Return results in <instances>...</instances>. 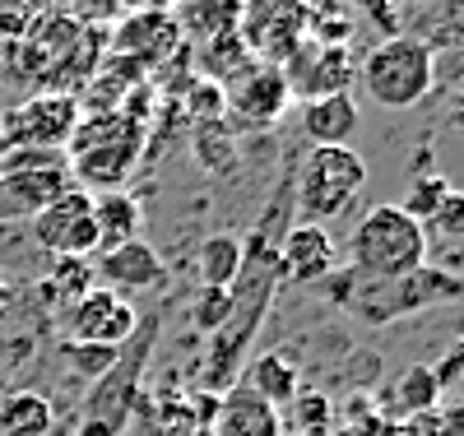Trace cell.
<instances>
[{
    "label": "cell",
    "mask_w": 464,
    "mask_h": 436,
    "mask_svg": "<svg viewBox=\"0 0 464 436\" xmlns=\"http://www.w3.org/2000/svg\"><path fill=\"white\" fill-rule=\"evenodd\" d=\"M149 135L144 121H135L130 111H84L74 126L70 144H65V168L70 181L80 190H121L126 177L135 172L140 153H144Z\"/></svg>",
    "instance_id": "6da1fadb"
},
{
    "label": "cell",
    "mask_w": 464,
    "mask_h": 436,
    "mask_svg": "<svg viewBox=\"0 0 464 436\" xmlns=\"http://www.w3.org/2000/svg\"><path fill=\"white\" fill-rule=\"evenodd\" d=\"M334 297L367 325H391L404 321L413 311L428 306H450L464 302V274L437 269V265H418L413 274H400V279H358V274H343L334 284Z\"/></svg>",
    "instance_id": "7a4b0ae2"
},
{
    "label": "cell",
    "mask_w": 464,
    "mask_h": 436,
    "mask_svg": "<svg viewBox=\"0 0 464 436\" xmlns=\"http://www.w3.org/2000/svg\"><path fill=\"white\" fill-rule=\"evenodd\" d=\"M348 260H353L348 274H358V279H400V274L428 265V232L400 205H376L348 237Z\"/></svg>",
    "instance_id": "3957f363"
},
{
    "label": "cell",
    "mask_w": 464,
    "mask_h": 436,
    "mask_svg": "<svg viewBox=\"0 0 464 436\" xmlns=\"http://www.w3.org/2000/svg\"><path fill=\"white\" fill-rule=\"evenodd\" d=\"M367 186V163L353 144H312L293 177V200L302 223H325L353 209Z\"/></svg>",
    "instance_id": "277c9868"
},
{
    "label": "cell",
    "mask_w": 464,
    "mask_h": 436,
    "mask_svg": "<svg viewBox=\"0 0 464 436\" xmlns=\"http://www.w3.org/2000/svg\"><path fill=\"white\" fill-rule=\"evenodd\" d=\"M358 79H362V89H367L372 102L391 107V111H404V107L428 98L432 79H437V56H432V47L422 43V37L395 33V37H385V43H376L362 56Z\"/></svg>",
    "instance_id": "5b68a950"
},
{
    "label": "cell",
    "mask_w": 464,
    "mask_h": 436,
    "mask_svg": "<svg viewBox=\"0 0 464 436\" xmlns=\"http://www.w3.org/2000/svg\"><path fill=\"white\" fill-rule=\"evenodd\" d=\"M80 98L70 93H33L14 111H0V149H61L80 126Z\"/></svg>",
    "instance_id": "8992f818"
},
{
    "label": "cell",
    "mask_w": 464,
    "mask_h": 436,
    "mask_svg": "<svg viewBox=\"0 0 464 436\" xmlns=\"http://www.w3.org/2000/svg\"><path fill=\"white\" fill-rule=\"evenodd\" d=\"M28 232L33 242L52 251L56 260L70 256V260H89L98 251V223H93V195L70 186L65 195H56V200L47 209H37L28 218Z\"/></svg>",
    "instance_id": "52a82bcc"
},
{
    "label": "cell",
    "mask_w": 464,
    "mask_h": 436,
    "mask_svg": "<svg viewBox=\"0 0 464 436\" xmlns=\"http://www.w3.org/2000/svg\"><path fill=\"white\" fill-rule=\"evenodd\" d=\"M181 43H186V37H181L177 15L168 5H149V10L121 15V19L107 28V52L135 61L144 74L168 65L172 56H181Z\"/></svg>",
    "instance_id": "ba28073f"
},
{
    "label": "cell",
    "mask_w": 464,
    "mask_h": 436,
    "mask_svg": "<svg viewBox=\"0 0 464 436\" xmlns=\"http://www.w3.org/2000/svg\"><path fill=\"white\" fill-rule=\"evenodd\" d=\"M70 344H89V348H126L130 334L140 330V311L111 288H89L65 315Z\"/></svg>",
    "instance_id": "9c48e42d"
},
{
    "label": "cell",
    "mask_w": 464,
    "mask_h": 436,
    "mask_svg": "<svg viewBox=\"0 0 464 436\" xmlns=\"http://www.w3.org/2000/svg\"><path fill=\"white\" fill-rule=\"evenodd\" d=\"M288 102H293L288 74L284 65H269V61H251L237 79L223 84V107H232L237 121L246 126H275L288 111Z\"/></svg>",
    "instance_id": "30bf717a"
},
{
    "label": "cell",
    "mask_w": 464,
    "mask_h": 436,
    "mask_svg": "<svg viewBox=\"0 0 464 436\" xmlns=\"http://www.w3.org/2000/svg\"><path fill=\"white\" fill-rule=\"evenodd\" d=\"M242 43L251 47V56H265L269 65H284L293 56V47L302 43V5L297 0H256L237 19Z\"/></svg>",
    "instance_id": "8fae6325"
},
{
    "label": "cell",
    "mask_w": 464,
    "mask_h": 436,
    "mask_svg": "<svg viewBox=\"0 0 464 436\" xmlns=\"http://www.w3.org/2000/svg\"><path fill=\"white\" fill-rule=\"evenodd\" d=\"M288 89L312 98H330V93H348V79H353V61H348L343 43H297L293 56L284 61Z\"/></svg>",
    "instance_id": "7c38bea8"
},
{
    "label": "cell",
    "mask_w": 464,
    "mask_h": 436,
    "mask_svg": "<svg viewBox=\"0 0 464 436\" xmlns=\"http://www.w3.org/2000/svg\"><path fill=\"white\" fill-rule=\"evenodd\" d=\"M334 242L321 223H293L284 237H279V279L288 284H325L334 274Z\"/></svg>",
    "instance_id": "4fadbf2b"
},
{
    "label": "cell",
    "mask_w": 464,
    "mask_h": 436,
    "mask_svg": "<svg viewBox=\"0 0 464 436\" xmlns=\"http://www.w3.org/2000/svg\"><path fill=\"white\" fill-rule=\"evenodd\" d=\"M70 168H37V172H0V223L33 218L37 209H47L56 195H65Z\"/></svg>",
    "instance_id": "5bb4252c"
},
{
    "label": "cell",
    "mask_w": 464,
    "mask_h": 436,
    "mask_svg": "<svg viewBox=\"0 0 464 436\" xmlns=\"http://www.w3.org/2000/svg\"><path fill=\"white\" fill-rule=\"evenodd\" d=\"M209 436H284V413L265 404L260 394H251L246 385H227L218 394Z\"/></svg>",
    "instance_id": "9a60e30c"
},
{
    "label": "cell",
    "mask_w": 464,
    "mask_h": 436,
    "mask_svg": "<svg viewBox=\"0 0 464 436\" xmlns=\"http://www.w3.org/2000/svg\"><path fill=\"white\" fill-rule=\"evenodd\" d=\"M93 274H98L111 293H140V288L163 284L168 269H163V256L135 237V242L116 247V251H102V260L93 265Z\"/></svg>",
    "instance_id": "2e32d148"
},
{
    "label": "cell",
    "mask_w": 464,
    "mask_h": 436,
    "mask_svg": "<svg viewBox=\"0 0 464 436\" xmlns=\"http://www.w3.org/2000/svg\"><path fill=\"white\" fill-rule=\"evenodd\" d=\"M358 131V102L348 93L312 98L302 107V135L312 144H348Z\"/></svg>",
    "instance_id": "e0dca14e"
},
{
    "label": "cell",
    "mask_w": 464,
    "mask_h": 436,
    "mask_svg": "<svg viewBox=\"0 0 464 436\" xmlns=\"http://www.w3.org/2000/svg\"><path fill=\"white\" fill-rule=\"evenodd\" d=\"M140 200L130 190H102L93 195V223H98V251H116L140 237Z\"/></svg>",
    "instance_id": "ac0fdd59"
},
{
    "label": "cell",
    "mask_w": 464,
    "mask_h": 436,
    "mask_svg": "<svg viewBox=\"0 0 464 436\" xmlns=\"http://www.w3.org/2000/svg\"><path fill=\"white\" fill-rule=\"evenodd\" d=\"M242 385L251 394H260L265 404H275V409H288L297 394H302V372L284 358V353H260V358H251Z\"/></svg>",
    "instance_id": "d6986e66"
},
{
    "label": "cell",
    "mask_w": 464,
    "mask_h": 436,
    "mask_svg": "<svg viewBox=\"0 0 464 436\" xmlns=\"http://www.w3.org/2000/svg\"><path fill=\"white\" fill-rule=\"evenodd\" d=\"M177 15V28H181V37L190 33V43H209V37H218V33H227V28H237V19H242V10H237V0H186L181 10H172Z\"/></svg>",
    "instance_id": "ffe728a7"
},
{
    "label": "cell",
    "mask_w": 464,
    "mask_h": 436,
    "mask_svg": "<svg viewBox=\"0 0 464 436\" xmlns=\"http://www.w3.org/2000/svg\"><path fill=\"white\" fill-rule=\"evenodd\" d=\"M441 404V385L432 376L428 363H413L395 376V390H391V418H418V413H432Z\"/></svg>",
    "instance_id": "44dd1931"
},
{
    "label": "cell",
    "mask_w": 464,
    "mask_h": 436,
    "mask_svg": "<svg viewBox=\"0 0 464 436\" xmlns=\"http://www.w3.org/2000/svg\"><path fill=\"white\" fill-rule=\"evenodd\" d=\"M251 61H256V56H251V47L242 43L237 28H227V33L209 37V43H200V65H205V74H209V84H218V89L227 84V79H237Z\"/></svg>",
    "instance_id": "7402d4cb"
},
{
    "label": "cell",
    "mask_w": 464,
    "mask_h": 436,
    "mask_svg": "<svg viewBox=\"0 0 464 436\" xmlns=\"http://www.w3.org/2000/svg\"><path fill=\"white\" fill-rule=\"evenodd\" d=\"M237 269H242V242L237 237L218 232L200 247V284L205 288H232L237 284Z\"/></svg>",
    "instance_id": "603a6c76"
},
{
    "label": "cell",
    "mask_w": 464,
    "mask_h": 436,
    "mask_svg": "<svg viewBox=\"0 0 464 436\" xmlns=\"http://www.w3.org/2000/svg\"><path fill=\"white\" fill-rule=\"evenodd\" d=\"M0 431L5 436H47L52 431V404L43 400V394H14V400H5V409H0Z\"/></svg>",
    "instance_id": "cb8c5ba5"
},
{
    "label": "cell",
    "mask_w": 464,
    "mask_h": 436,
    "mask_svg": "<svg viewBox=\"0 0 464 436\" xmlns=\"http://www.w3.org/2000/svg\"><path fill=\"white\" fill-rule=\"evenodd\" d=\"M288 413L293 418L284 422V436H330V427H334V404L321 390H302L288 404Z\"/></svg>",
    "instance_id": "d4e9b609"
},
{
    "label": "cell",
    "mask_w": 464,
    "mask_h": 436,
    "mask_svg": "<svg viewBox=\"0 0 464 436\" xmlns=\"http://www.w3.org/2000/svg\"><path fill=\"white\" fill-rule=\"evenodd\" d=\"M52 10H61V0H0V43L14 47L19 37L37 19H47Z\"/></svg>",
    "instance_id": "484cf974"
},
{
    "label": "cell",
    "mask_w": 464,
    "mask_h": 436,
    "mask_svg": "<svg viewBox=\"0 0 464 436\" xmlns=\"http://www.w3.org/2000/svg\"><path fill=\"white\" fill-rule=\"evenodd\" d=\"M98 274H93V265L89 260H70V256H61L56 265H52V279H47V293L56 297V302H65V306H74L89 288H98L93 284Z\"/></svg>",
    "instance_id": "4316f807"
},
{
    "label": "cell",
    "mask_w": 464,
    "mask_h": 436,
    "mask_svg": "<svg viewBox=\"0 0 464 436\" xmlns=\"http://www.w3.org/2000/svg\"><path fill=\"white\" fill-rule=\"evenodd\" d=\"M450 195V177H441V172H428V177H413V186H409V195H404V214L413 218V223H422L428 228V218L441 209V200Z\"/></svg>",
    "instance_id": "83f0119b"
},
{
    "label": "cell",
    "mask_w": 464,
    "mask_h": 436,
    "mask_svg": "<svg viewBox=\"0 0 464 436\" xmlns=\"http://www.w3.org/2000/svg\"><path fill=\"white\" fill-rule=\"evenodd\" d=\"M227 315H232V293L227 288H200L196 306H190V325L200 334H218L227 325Z\"/></svg>",
    "instance_id": "f1b7e54d"
},
{
    "label": "cell",
    "mask_w": 464,
    "mask_h": 436,
    "mask_svg": "<svg viewBox=\"0 0 464 436\" xmlns=\"http://www.w3.org/2000/svg\"><path fill=\"white\" fill-rule=\"evenodd\" d=\"M422 232L441 237V242H464V190L459 186H450V195L441 200V209L428 218V228H422Z\"/></svg>",
    "instance_id": "f546056e"
},
{
    "label": "cell",
    "mask_w": 464,
    "mask_h": 436,
    "mask_svg": "<svg viewBox=\"0 0 464 436\" xmlns=\"http://www.w3.org/2000/svg\"><path fill=\"white\" fill-rule=\"evenodd\" d=\"M61 10L80 28H111L116 19H121V5H116V0H61Z\"/></svg>",
    "instance_id": "4dcf8cb0"
},
{
    "label": "cell",
    "mask_w": 464,
    "mask_h": 436,
    "mask_svg": "<svg viewBox=\"0 0 464 436\" xmlns=\"http://www.w3.org/2000/svg\"><path fill=\"white\" fill-rule=\"evenodd\" d=\"M432 376H437L441 394H446V390H455V385H464V334H459V339H450V348L437 358Z\"/></svg>",
    "instance_id": "1f68e13d"
},
{
    "label": "cell",
    "mask_w": 464,
    "mask_h": 436,
    "mask_svg": "<svg viewBox=\"0 0 464 436\" xmlns=\"http://www.w3.org/2000/svg\"><path fill=\"white\" fill-rule=\"evenodd\" d=\"M437 422H441V436H464V394L437 404Z\"/></svg>",
    "instance_id": "d6a6232c"
},
{
    "label": "cell",
    "mask_w": 464,
    "mask_h": 436,
    "mask_svg": "<svg viewBox=\"0 0 464 436\" xmlns=\"http://www.w3.org/2000/svg\"><path fill=\"white\" fill-rule=\"evenodd\" d=\"M121 5V15H135V10H149V0H116Z\"/></svg>",
    "instance_id": "836d02e7"
},
{
    "label": "cell",
    "mask_w": 464,
    "mask_h": 436,
    "mask_svg": "<svg viewBox=\"0 0 464 436\" xmlns=\"http://www.w3.org/2000/svg\"><path fill=\"white\" fill-rule=\"evenodd\" d=\"M10 302V288H5V279H0V306H5Z\"/></svg>",
    "instance_id": "e575fe53"
}]
</instances>
